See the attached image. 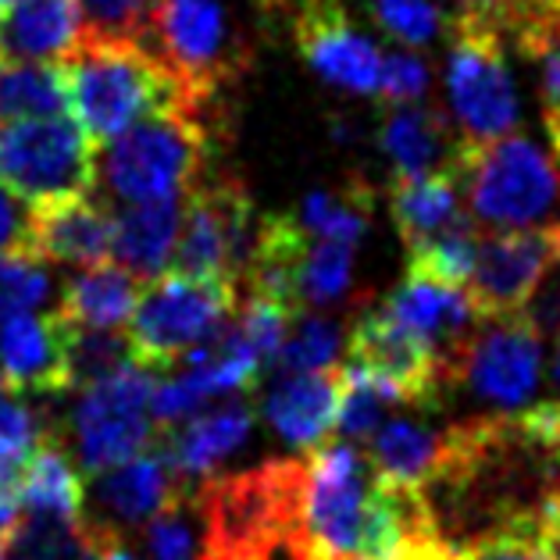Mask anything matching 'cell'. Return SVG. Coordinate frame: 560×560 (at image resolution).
I'll use <instances>...</instances> for the list:
<instances>
[{
  "label": "cell",
  "mask_w": 560,
  "mask_h": 560,
  "mask_svg": "<svg viewBox=\"0 0 560 560\" xmlns=\"http://www.w3.org/2000/svg\"><path fill=\"white\" fill-rule=\"evenodd\" d=\"M425 532H435L425 500L389 493L364 454L329 443L307 454L300 522L282 550L296 560H396Z\"/></svg>",
  "instance_id": "obj_1"
},
{
  "label": "cell",
  "mask_w": 560,
  "mask_h": 560,
  "mask_svg": "<svg viewBox=\"0 0 560 560\" xmlns=\"http://www.w3.org/2000/svg\"><path fill=\"white\" fill-rule=\"evenodd\" d=\"M68 118L93 143H115L150 118L189 112V93L136 39L86 36L61 61Z\"/></svg>",
  "instance_id": "obj_2"
},
{
  "label": "cell",
  "mask_w": 560,
  "mask_h": 560,
  "mask_svg": "<svg viewBox=\"0 0 560 560\" xmlns=\"http://www.w3.org/2000/svg\"><path fill=\"white\" fill-rule=\"evenodd\" d=\"M460 197L478 232L560 240V143L514 132L454 158Z\"/></svg>",
  "instance_id": "obj_3"
},
{
  "label": "cell",
  "mask_w": 560,
  "mask_h": 560,
  "mask_svg": "<svg viewBox=\"0 0 560 560\" xmlns=\"http://www.w3.org/2000/svg\"><path fill=\"white\" fill-rule=\"evenodd\" d=\"M304 482L307 457L268 460L250 471L200 482L197 508L203 517V550L276 553L296 532Z\"/></svg>",
  "instance_id": "obj_4"
},
{
  "label": "cell",
  "mask_w": 560,
  "mask_h": 560,
  "mask_svg": "<svg viewBox=\"0 0 560 560\" xmlns=\"http://www.w3.org/2000/svg\"><path fill=\"white\" fill-rule=\"evenodd\" d=\"M446 97L460 129V143L482 147L514 136L522 126L514 75L508 68L503 33L493 19L464 11L454 19L446 54Z\"/></svg>",
  "instance_id": "obj_5"
},
{
  "label": "cell",
  "mask_w": 560,
  "mask_h": 560,
  "mask_svg": "<svg viewBox=\"0 0 560 560\" xmlns=\"http://www.w3.org/2000/svg\"><path fill=\"white\" fill-rule=\"evenodd\" d=\"M232 311H236V285L232 282L189 279L168 271L143 290L129 318V329L121 336H126L136 368L165 372L183 353L200 350L208 339L222 332Z\"/></svg>",
  "instance_id": "obj_6"
},
{
  "label": "cell",
  "mask_w": 560,
  "mask_h": 560,
  "mask_svg": "<svg viewBox=\"0 0 560 560\" xmlns=\"http://www.w3.org/2000/svg\"><path fill=\"white\" fill-rule=\"evenodd\" d=\"M97 183V143L72 118L0 121V189L30 208L86 197Z\"/></svg>",
  "instance_id": "obj_7"
},
{
  "label": "cell",
  "mask_w": 560,
  "mask_h": 560,
  "mask_svg": "<svg viewBox=\"0 0 560 560\" xmlns=\"http://www.w3.org/2000/svg\"><path fill=\"white\" fill-rule=\"evenodd\" d=\"M203 158H208V132L189 112L150 118L107 147L104 183L129 208L179 200L194 189Z\"/></svg>",
  "instance_id": "obj_8"
},
{
  "label": "cell",
  "mask_w": 560,
  "mask_h": 560,
  "mask_svg": "<svg viewBox=\"0 0 560 560\" xmlns=\"http://www.w3.org/2000/svg\"><path fill=\"white\" fill-rule=\"evenodd\" d=\"M254 208L236 179L194 186L183 197L179 243L172 271L189 279H218L240 290L254 254Z\"/></svg>",
  "instance_id": "obj_9"
},
{
  "label": "cell",
  "mask_w": 560,
  "mask_h": 560,
  "mask_svg": "<svg viewBox=\"0 0 560 560\" xmlns=\"http://www.w3.org/2000/svg\"><path fill=\"white\" fill-rule=\"evenodd\" d=\"M154 382L143 368H121L118 375L79 389L72 411V435L79 460L90 475H107L154 450V415H150Z\"/></svg>",
  "instance_id": "obj_10"
},
{
  "label": "cell",
  "mask_w": 560,
  "mask_h": 560,
  "mask_svg": "<svg viewBox=\"0 0 560 560\" xmlns=\"http://www.w3.org/2000/svg\"><path fill=\"white\" fill-rule=\"evenodd\" d=\"M542 372V329L528 314L503 322H482L464 339L450 364V382L468 386L478 400L500 415L525 411L539 389Z\"/></svg>",
  "instance_id": "obj_11"
},
{
  "label": "cell",
  "mask_w": 560,
  "mask_h": 560,
  "mask_svg": "<svg viewBox=\"0 0 560 560\" xmlns=\"http://www.w3.org/2000/svg\"><path fill=\"white\" fill-rule=\"evenodd\" d=\"M350 364L382 378L404 404L435 407L454 389L450 361L440 350L421 343L418 336L389 322L382 307L364 311L350 329Z\"/></svg>",
  "instance_id": "obj_12"
},
{
  "label": "cell",
  "mask_w": 560,
  "mask_h": 560,
  "mask_svg": "<svg viewBox=\"0 0 560 560\" xmlns=\"http://www.w3.org/2000/svg\"><path fill=\"white\" fill-rule=\"evenodd\" d=\"M560 268V240L482 232L468 300L478 322H503L528 311V300Z\"/></svg>",
  "instance_id": "obj_13"
},
{
  "label": "cell",
  "mask_w": 560,
  "mask_h": 560,
  "mask_svg": "<svg viewBox=\"0 0 560 560\" xmlns=\"http://www.w3.org/2000/svg\"><path fill=\"white\" fill-rule=\"evenodd\" d=\"M150 33L158 36L165 68L183 83L189 101L208 97L232 39L225 0H158Z\"/></svg>",
  "instance_id": "obj_14"
},
{
  "label": "cell",
  "mask_w": 560,
  "mask_h": 560,
  "mask_svg": "<svg viewBox=\"0 0 560 560\" xmlns=\"http://www.w3.org/2000/svg\"><path fill=\"white\" fill-rule=\"evenodd\" d=\"M296 47L329 86L378 97L382 50L368 39L336 0H307L296 19Z\"/></svg>",
  "instance_id": "obj_15"
},
{
  "label": "cell",
  "mask_w": 560,
  "mask_h": 560,
  "mask_svg": "<svg viewBox=\"0 0 560 560\" xmlns=\"http://www.w3.org/2000/svg\"><path fill=\"white\" fill-rule=\"evenodd\" d=\"M75 329L61 314H25L0 325V382L4 389L58 396L75 389L72 378Z\"/></svg>",
  "instance_id": "obj_16"
},
{
  "label": "cell",
  "mask_w": 560,
  "mask_h": 560,
  "mask_svg": "<svg viewBox=\"0 0 560 560\" xmlns=\"http://www.w3.org/2000/svg\"><path fill=\"white\" fill-rule=\"evenodd\" d=\"M183 482L175 478L172 464L161 450V440L154 450H147L143 457H136L121 468L97 475L93 482V511L83 514V522L93 525L104 536L121 539V532L150 522L158 511H165L168 503L183 493Z\"/></svg>",
  "instance_id": "obj_17"
},
{
  "label": "cell",
  "mask_w": 560,
  "mask_h": 560,
  "mask_svg": "<svg viewBox=\"0 0 560 560\" xmlns=\"http://www.w3.org/2000/svg\"><path fill=\"white\" fill-rule=\"evenodd\" d=\"M25 254L50 265H93L115 257V214L90 197L39 203L25 218Z\"/></svg>",
  "instance_id": "obj_18"
},
{
  "label": "cell",
  "mask_w": 560,
  "mask_h": 560,
  "mask_svg": "<svg viewBox=\"0 0 560 560\" xmlns=\"http://www.w3.org/2000/svg\"><path fill=\"white\" fill-rule=\"evenodd\" d=\"M382 314L400 325V329L418 336L421 343L440 350L450 364H454L457 347L482 325L468 293L454 290V285L418 279V276H407L396 285L386 296V304H382Z\"/></svg>",
  "instance_id": "obj_19"
},
{
  "label": "cell",
  "mask_w": 560,
  "mask_h": 560,
  "mask_svg": "<svg viewBox=\"0 0 560 560\" xmlns=\"http://www.w3.org/2000/svg\"><path fill=\"white\" fill-rule=\"evenodd\" d=\"M450 457V429L435 432L415 421H386L368 440V468L375 482L400 497H425L440 482Z\"/></svg>",
  "instance_id": "obj_20"
},
{
  "label": "cell",
  "mask_w": 560,
  "mask_h": 560,
  "mask_svg": "<svg viewBox=\"0 0 560 560\" xmlns=\"http://www.w3.org/2000/svg\"><path fill=\"white\" fill-rule=\"evenodd\" d=\"M90 36L79 0H25L0 19V65H54Z\"/></svg>",
  "instance_id": "obj_21"
},
{
  "label": "cell",
  "mask_w": 560,
  "mask_h": 560,
  "mask_svg": "<svg viewBox=\"0 0 560 560\" xmlns=\"http://www.w3.org/2000/svg\"><path fill=\"white\" fill-rule=\"evenodd\" d=\"M343 400V372L290 375L265 400V418L290 446H318L336 429Z\"/></svg>",
  "instance_id": "obj_22"
},
{
  "label": "cell",
  "mask_w": 560,
  "mask_h": 560,
  "mask_svg": "<svg viewBox=\"0 0 560 560\" xmlns=\"http://www.w3.org/2000/svg\"><path fill=\"white\" fill-rule=\"evenodd\" d=\"M250 432H254V407L229 404V407H218L211 415L189 418L179 432L161 440V450H165L175 478H179L186 489H197L189 482H197V478L208 482V475L225 457L236 454V450L250 440Z\"/></svg>",
  "instance_id": "obj_23"
},
{
  "label": "cell",
  "mask_w": 560,
  "mask_h": 560,
  "mask_svg": "<svg viewBox=\"0 0 560 560\" xmlns=\"http://www.w3.org/2000/svg\"><path fill=\"white\" fill-rule=\"evenodd\" d=\"M22 517L47 525H75L86 514V486L75 471L72 457L58 446L54 435L39 443L19 471Z\"/></svg>",
  "instance_id": "obj_24"
},
{
  "label": "cell",
  "mask_w": 560,
  "mask_h": 560,
  "mask_svg": "<svg viewBox=\"0 0 560 560\" xmlns=\"http://www.w3.org/2000/svg\"><path fill=\"white\" fill-rule=\"evenodd\" d=\"M378 147L389 158L396 179H418V175H432L443 168H454L457 147L450 132V121H443L440 112L429 107H393L382 118Z\"/></svg>",
  "instance_id": "obj_25"
},
{
  "label": "cell",
  "mask_w": 560,
  "mask_h": 560,
  "mask_svg": "<svg viewBox=\"0 0 560 560\" xmlns=\"http://www.w3.org/2000/svg\"><path fill=\"white\" fill-rule=\"evenodd\" d=\"M183 200L132 203L115 218V257L132 279L154 282L172 268L175 243H179Z\"/></svg>",
  "instance_id": "obj_26"
},
{
  "label": "cell",
  "mask_w": 560,
  "mask_h": 560,
  "mask_svg": "<svg viewBox=\"0 0 560 560\" xmlns=\"http://www.w3.org/2000/svg\"><path fill=\"white\" fill-rule=\"evenodd\" d=\"M389 214L393 225L407 243V250L435 240L440 232L460 225V179L454 168L418 175V179H396L389 194Z\"/></svg>",
  "instance_id": "obj_27"
},
{
  "label": "cell",
  "mask_w": 560,
  "mask_h": 560,
  "mask_svg": "<svg viewBox=\"0 0 560 560\" xmlns=\"http://www.w3.org/2000/svg\"><path fill=\"white\" fill-rule=\"evenodd\" d=\"M140 296H143L140 279H132L118 265H101L65 282L58 314L68 325H75V329L112 332L115 325L132 318Z\"/></svg>",
  "instance_id": "obj_28"
},
{
  "label": "cell",
  "mask_w": 560,
  "mask_h": 560,
  "mask_svg": "<svg viewBox=\"0 0 560 560\" xmlns=\"http://www.w3.org/2000/svg\"><path fill=\"white\" fill-rule=\"evenodd\" d=\"M261 358L247 343V336L240 332L236 322H229L214 339H208L200 350L189 353L186 378L194 382V389L211 400L218 393H243L257 386L261 375Z\"/></svg>",
  "instance_id": "obj_29"
},
{
  "label": "cell",
  "mask_w": 560,
  "mask_h": 560,
  "mask_svg": "<svg viewBox=\"0 0 560 560\" xmlns=\"http://www.w3.org/2000/svg\"><path fill=\"white\" fill-rule=\"evenodd\" d=\"M350 276H353V247L307 236L290 276L293 311L332 304V300H339L350 290Z\"/></svg>",
  "instance_id": "obj_30"
},
{
  "label": "cell",
  "mask_w": 560,
  "mask_h": 560,
  "mask_svg": "<svg viewBox=\"0 0 560 560\" xmlns=\"http://www.w3.org/2000/svg\"><path fill=\"white\" fill-rule=\"evenodd\" d=\"M61 112H68L61 65H0V118L33 121L61 118Z\"/></svg>",
  "instance_id": "obj_31"
},
{
  "label": "cell",
  "mask_w": 560,
  "mask_h": 560,
  "mask_svg": "<svg viewBox=\"0 0 560 560\" xmlns=\"http://www.w3.org/2000/svg\"><path fill=\"white\" fill-rule=\"evenodd\" d=\"M300 229L314 240L343 243V247H358L372 222V194L364 186H350L343 194H307L296 208Z\"/></svg>",
  "instance_id": "obj_32"
},
{
  "label": "cell",
  "mask_w": 560,
  "mask_h": 560,
  "mask_svg": "<svg viewBox=\"0 0 560 560\" xmlns=\"http://www.w3.org/2000/svg\"><path fill=\"white\" fill-rule=\"evenodd\" d=\"M478 243H482V232L471 225V218H464L460 225L440 232L435 240L421 243V247L411 250L407 276L460 290L464 282H471V271L478 261Z\"/></svg>",
  "instance_id": "obj_33"
},
{
  "label": "cell",
  "mask_w": 560,
  "mask_h": 560,
  "mask_svg": "<svg viewBox=\"0 0 560 560\" xmlns=\"http://www.w3.org/2000/svg\"><path fill=\"white\" fill-rule=\"evenodd\" d=\"M343 400H339V418H336V432L347 435V440H361L368 443L372 435L386 425V411L393 404H404L386 382L368 375L358 364H343Z\"/></svg>",
  "instance_id": "obj_34"
},
{
  "label": "cell",
  "mask_w": 560,
  "mask_h": 560,
  "mask_svg": "<svg viewBox=\"0 0 560 560\" xmlns=\"http://www.w3.org/2000/svg\"><path fill=\"white\" fill-rule=\"evenodd\" d=\"M150 560H200L203 517L197 508V489H183L165 511H158L143 532Z\"/></svg>",
  "instance_id": "obj_35"
},
{
  "label": "cell",
  "mask_w": 560,
  "mask_h": 560,
  "mask_svg": "<svg viewBox=\"0 0 560 560\" xmlns=\"http://www.w3.org/2000/svg\"><path fill=\"white\" fill-rule=\"evenodd\" d=\"M343 350V332L329 318H304L285 336V343L276 358V372L282 378L290 375H318L332 372V364Z\"/></svg>",
  "instance_id": "obj_36"
},
{
  "label": "cell",
  "mask_w": 560,
  "mask_h": 560,
  "mask_svg": "<svg viewBox=\"0 0 560 560\" xmlns=\"http://www.w3.org/2000/svg\"><path fill=\"white\" fill-rule=\"evenodd\" d=\"M446 560H560V546L546 525H517L468 542H450Z\"/></svg>",
  "instance_id": "obj_37"
},
{
  "label": "cell",
  "mask_w": 560,
  "mask_h": 560,
  "mask_svg": "<svg viewBox=\"0 0 560 560\" xmlns=\"http://www.w3.org/2000/svg\"><path fill=\"white\" fill-rule=\"evenodd\" d=\"M50 293L47 271L30 254H0V325L36 314Z\"/></svg>",
  "instance_id": "obj_38"
},
{
  "label": "cell",
  "mask_w": 560,
  "mask_h": 560,
  "mask_svg": "<svg viewBox=\"0 0 560 560\" xmlns=\"http://www.w3.org/2000/svg\"><path fill=\"white\" fill-rule=\"evenodd\" d=\"M75 329V325H72ZM132 364V353L126 336L118 332H93V329H75L72 336V378L75 389H90L97 382L118 375L121 368Z\"/></svg>",
  "instance_id": "obj_39"
},
{
  "label": "cell",
  "mask_w": 560,
  "mask_h": 560,
  "mask_svg": "<svg viewBox=\"0 0 560 560\" xmlns=\"http://www.w3.org/2000/svg\"><path fill=\"white\" fill-rule=\"evenodd\" d=\"M372 15L407 47L432 44L443 30V11L435 0H372Z\"/></svg>",
  "instance_id": "obj_40"
},
{
  "label": "cell",
  "mask_w": 560,
  "mask_h": 560,
  "mask_svg": "<svg viewBox=\"0 0 560 560\" xmlns=\"http://www.w3.org/2000/svg\"><path fill=\"white\" fill-rule=\"evenodd\" d=\"M90 22V36L104 39H140L150 33L158 0H79Z\"/></svg>",
  "instance_id": "obj_41"
},
{
  "label": "cell",
  "mask_w": 560,
  "mask_h": 560,
  "mask_svg": "<svg viewBox=\"0 0 560 560\" xmlns=\"http://www.w3.org/2000/svg\"><path fill=\"white\" fill-rule=\"evenodd\" d=\"M293 311H285L276 300H265V296H250L247 307L240 314V332L247 336V343L254 347V353L261 358V364H276L279 350L285 343V336L293 329Z\"/></svg>",
  "instance_id": "obj_42"
},
{
  "label": "cell",
  "mask_w": 560,
  "mask_h": 560,
  "mask_svg": "<svg viewBox=\"0 0 560 560\" xmlns=\"http://www.w3.org/2000/svg\"><path fill=\"white\" fill-rule=\"evenodd\" d=\"M47 429L30 407L11 393H0V460L11 468H22L30 454L47 440Z\"/></svg>",
  "instance_id": "obj_43"
},
{
  "label": "cell",
  "mask_w": 560,
  "mask_h": 560,
  "mask_svg": "<svg viewBox=\"0 0 560 560\" xmlns=\"http://www.w3.org/2000/svg\"><path fill=\"white\" fill-rule=\"evenodd\" d=\"M429 93V65L411 50H393L382 58V83L378 97L393 107H415Z\"/></svg>",
  "instance_id": "obj_44"
},
{
  "label": "cell",
  "mask_w": 560,
  "mask_h": 560,
  "mask_svg": "<svg viewBox=\"0 0 560 560\" xmlns=\"http://www.w3.org/2000/svg\"><path fill=\"white\" fill-rule=\"evenodd\" d=\"M68 536H72V525H47V522H33V517H22L15 532L4 542V560H65L68 557Z\"/></svg>",
  "instance_id": "obj_45"
},
{
  "label": "cell",
  "mask_w": 560,
  "mask_h": 560,
  "mask_svg": "<svg viewBox=\"0 0 560 560\" xmlns=\"http://www.w3.org/2000/svg\"><path fill=\"white\" fill-rule=\"evenodd\" d=\"M0 254H25V218L8 189H0Z\"/></svg>",
  "instance_id": "obj_46"
},
{
  "label": "cell",
  "mask_w": 560,
  "mask_h": 560,
  "mask_svg": "<svg viewBox=\"0 0 560 560\" xmlns=\"http://www.w3.org/2000/svg\"><path fill=\"white\" fill-rule=\"evenodd\" d=\"M542 90H546V104L560 107V33L542 58Z\"/></svg>",
  "instance_id": "obj_47"
},
{
  "label": "cell",
  "mask_w": 560,
  "mask_h": 560,
  "mask_svg": "<svg viewBox=\"0 0 560 560\" xmlns=\"http://www.w3.org/2000/svg\"><path fill=\"white\" fill-rule=\"evenodd\" d=\"M86 525V522H83ZM93 536L101 539V560H136V557H129L126 553V546H121V539H115V536H104V532H97L93 525H86Z\"/></svg>",
  "instance_id": "obj_48"
},
{
  "label": "cell",
  "mask_w": 560,
  "mask_h": 560,
  "mask_svg": "<svg viewBox=\"0 0 560 560\" xmlns=\"http://www.w3.org/2000/svg\"><path fill=\"white\" fill-rule=\"evenodd\" d=\"M546 528H550V536H553V542L560 546V493L553 497V503H550V511H546Z\"/></svg>",
  "instance_id": "obj_49"
},
{
  "label": "cell",
  "mask_w": 560,
  "mask_h": 560,
  "mask_svg": "<svg viewBox=\"0 0 560 560\" xmlns=\"http://www.w3.org/2000/svg\"><path fill=\"white\" fill-rule=\"evenodd\" d=\"M503 0H464V11H478V15H493Z\"/></svg>",
  "instance_id": "obj_50"
},
{
  "label": "cell",
  "mask_w": 560,
  "mask_h": 560,
  "mask_svg": "<svg viewBox=\"0 0 560 560\" xmlns=\"http://www.w3.org/2000/svg\"><path fill=\"white\" fill-rule=\"evenodd\" d=\"M19 471H22V468H11V464L0 460V482H8V478H19Z\"/></svg>",
  "instance_id": "obj_51"
},
{
  "label": "cell",
  "mask_w": 560,
  "mask_h": 560,
  "mask_svg": "<svg viewBox=\"0 0 560 560\" xmlns=\"http://www.w3.org/2000/svg\"><path fill=\"white\" fill-rule=\"evenodd\" d=\"M553 382L560 386V332H557V353H553Z\"/></svg>",
  "instance_id": "obj_52"
},
{
  "label": "cell",
  "mask_w": 560,
  "mask_h": 560,
  "mask_svg": "<svg viewBox=\"0 0 560 560\" xmlns=\"http://www.w3.org/2000/svg\"><path fill=\"white\" fill-rule=\"evenodd\" d=\"M19 4H25V0H0V8H19Z\"/></svg>",
  "instance_id": "obj_53"
},
{
  "label": "cell",
  "mask_w": 560,
  "mask_h": 560,
  "mask_svg": "<svg viewBox=\"0 0 560 560\" xmlns=\"http://www.w3.org/2000/svg\"><path fill=\"white\" fill-rule=\"evenodd\" d=\"M0 393H8V389H4V382H0Z\"/></svg>",
  "instance_id": "obj_54"
},
{
  "label": "cell",
  "mask_w": 560,
  "mask_h": 560,
  "mask_svg": "<svg viewBox=\"0 0 560 560\" xmlns=\"http://www.w3.org/2000/svg\"><path fill=\"white\" fill-rule=\"evenodd\" d=\"M0 560H4V557H0Z\"/></svg>",
  "instance_id": "obj_55"
}]
</instances>
